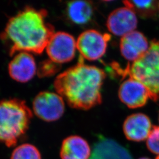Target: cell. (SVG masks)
<instances>
[{
    "label": "cell",
    "instance_id": "obj_1",
    "mask_svg": "<svg viewBox=\"0 0 159 159\" xmlns=\"http://www.w3.org/2000/svg\"><path fill=\"white\" fill-rule=\"evenodd\" d=\"M47 17L46 10L27 6L10 18L1 39L11 56L19 52H43L55 33Z\"/></svg>",
    "mask_w": 159,
    "mask_h": 159
},
{
    "label": "cell",
    "instance_id": "obj_2",
    "mask_svg": "<svg viewBox=\"0 0 159 159\" xmlns=\"http://www.w3.org/2000/svg\"><path fill=\"white\" fill-rule=\"evenodd\" d=\"M106 76L102 69L85 64L80 56L75 66L57 76L54 86L71 107L87 110L102 102L101 90Z\"/></svg>",
    "mask_w": 159,
    "mask_h": 159
},
{
    "label": "cell",
    "instance_id": "obj_3",
    "mask_svg": "<svg viewBox=\"0 0 159 159\" xmlns=\"http://www.w3.org/2000/svg\"><path fill=\"white\" fill-rule=\"evenodd\" d=\"M33 112L18 98L0 100V143L15 146L29 129Z\"/></svg>",
    "mask_w": 159,
    "mask_h": 159
},
{
    "label": "cell",
    "instance_id": "obj_4",
    "mask_svg": "<svg viewBox=\"0 0 159 159\" xmlns=\"http://www.w3.org/2000/svg\"><path fill=\"white\" fill-rule=\"evenodd\" d=\"M111 66L120 76L129 75L142 83L149 91L150 98L154 102L159 100V41H152L146 52L125 68L116 63Z\"/></svg>",
    "mask_w": 159,
    "mask_h": 159
},
{
    "label": "cell",
    "instance_id": "obj_5",
    "mask_svg": "<svg viewBox=\"0 0 159 159\" xmlns=\"http://www.w3.org/2000/svg\"><path fill=\"white\" fill-rule=\"evenodd\" d=\"M111 35L102 34L96 30H88L80 35L77 49L80 56L89 61L99 60L105 54Z\"/></svg>",
    "mask_w": 159,
    "mask_h": 159
},
{
    "label": "cell",
    "instance_id": "obj_6",
    "mask_svg": "<svg viewBox=\"0 0 159 159\" xmlns=\"http://www.w3.org/2000/svg\"><path fill=\"white\" fill-rule=\"evenodd\" d=\"M33 110L40 119L52 122L60 119L65 111V101L57 93L41 91L35 97Z\"/></svg>",
    "mask_w": 159,
    "mask_h": 159
},
{
    "label": "cell",
    "instance_id": "obj_7",
    "mask_svg": "<svg viewBox=\"0 0 159 159\" xmlns=\"http://www.w3.org/2000/svg\"><path fill=\"white\" fill-rule=\"evenodd\" d=\"M77 41L68 33L58 31L51 36L46 48L50 60L58 64L71 61L75 55Z\"/></svg>",
    "mask_w": 159,
    "mask_h": 159
},
{
    "label": "cell",
    "instance_id": "obj_8",
    "mask_svg": "<svg viewBox=\"0 0 159 159\" xmlns=\"http://www.w3.org/2000/svg\"><path fill=\"white\" fill-rule=\"evenodd\" d=\"M119 97L129 108H139L147 103L150 93L142 83L130 77L120 86Z\"/></svg>",
    "mask_w": 159,
    "mask_h": 159
},
{
    "label": "cell",
    "instance_id": "obj_9",
    "mask_svg": "<svg viewBox=\"0 0 159 159\" xmlns=\"http://www.w3.org/2000/svg\"><path fill=\"white\" fill-rule=\"evenodd\" d=\"M8 73L12 79L26 83L32 79L37 72L35 60L31 53L19 52L8 64Z\"/></svg>",
    "mask_w": 159,
    "mask_h": 159
},
{
    "label": "cell",
    "instance_id": "obj_10",
    "mask_svg": "<svg viewBox=\"0 0 159 159\" xmlns=\"http://www.w3.org/2000/svg\"><path fill=\"white\" fill-rule=\"evenodd\" d=\"M106 25L111 33L123 37L136 29V14L127 7L119 8L109 15Z\"/></svg>",
    "mask_w": 159,
    "mask_h": 159
},
{
    "label": "cell",
    "instance_id": "obj_11",
    "mask_svg": "<svg viewBox=\"0 0 159 159\" xmlns=\"http://www.w3.org/2000/svg\"><path fill=\"white\" fill-rule=\"evenodd\" d=\"M149 46L144 35L139 31H134L121 37L120 49L123 57L133 63L146 52Z\"/></svg>",
    "mask_w": 159,
    "mask_h": 159
},
{
    "label": "cell",
    "instance_id": "obj_12",
    "mask_svg": "<svg viewBox=\"0 0 159 159\" xmlns=\"http://www.w3.org/2000/svg\"><path fill=\"white\" fill-rule=\"evenodd\" d=\"M123 128L125 137L129 140L140 142L148 139L153 126L148 116L136 113L127 117Z\"/></svg>",
    "mask_w": 159,
    "mask_h": 159
},
{
    "label": "cell",
    "instance_id": "obj_13",
    "mask_svg": "<svg viewBox=\"0 0 159 159\" xmlns=\"http://www.w3.org/2000/svg\"><path fill=\"white\" fill-rule=\"evenodd\" d=\"M89 159H133L129 152L113 140L100 139L93 147Z\"/></svg>",
    "mask_w": 159,
    "mask_h": 159
},
{
    "label": "cell",
    "instance_id": "obj_14",
    "mask_svg": "<svg viewBox=\"0 0 159 159\" xmlns=\"http://www.w3.org/2000/svg\"><path fill=\"white\" fill-rule=\"evenodd\" d=\"M91 154V148L88 142L79 136L66 138L60 149L61 159H89Z\"/></svg>",
    "mask_w": 159,
    "mask_h": 159
},
{
    "label": "cell",
    "instance_id": "obj_15",
    "mask_svg": "<svg viewBox=\"0 0 159 159\" xmlns=\"http://www.w3.org/2000/svg\"><path fill=\"white\" fill-rule=\"evenodd\" d=\"M66 11L67 18L71 23L81 25L91 21L94 7L91 1H73L67 4Z\"/></svg>",
    "mask_w": 159,
    "mask_h": 159
},
{
    "label": "cell",
    "instance_id": "obj_16",
    "mask_svg": "<svg viewBox=\"0 0 159 159\" xmlns=\"http://www.w3.org/2000/svg\"><path fill=\"white\" fill-rule=\"evenodd\" d=\"M123 2L125 7L143 18L152 17L156 14L159 4L157 1L154 0L125 1Z\"/></svg>",
    "mask_w": 159,
    "mask_h": 159
},
{
    "label": "cell",
    "instance_id": "obj_17",
    "mask_svg": "<svg viewBox=\"0 0 159 159\" xmlns=\"http://www.w3.org/2000/svg\"><path fill=\"white\" fill-rule=\"evenodd\" d=\"M11 159H41V155L35 146L25 143L18 146L14 150Z\"/></svg>",
    "mask_w": 159,
    "mask_h": 159
},
{
    "label": "cell",
    "instance_id": "obj_18",
    "mask_svg": "<svg viewBox=\"0 0 159 159\" xmlns=\"http://www.w3.org/2000/svg\"><path fill=\"white\" fill-rule=\"evenodd\" d=\"M60 64L53 62L51 60L43 61L37 68V73L40 77H48L56 74L59 70Z\"/></svg>",
    "mask_w": 159,
    "mask_h": 159
},
{
    "label": "cell",
    "instance_id": "obj_19",
    "mask_svg": "<svg viewBox=\"0 0 159 159\" xmlns=\"http://www.w3.org/2000/svg\"><path fill=\"white\" fill-rule=\"evenodd\" d=\"M146 140L148 149L152 153L159 156V126L153 127Z\"/></svg>",
    "mask_w": 159,
    "mask_h": 159
},
{
    "label": "cell",
    "instance_id": "obj_20",
    "mask_svg": "<svg viewBox=\"0 0 159 159\" xmlns=\"http://www.w3.org/2000/svg\"><path fill=\"white\" fill-rule=\"evenodd\" d=\"M149 159V158H147V157H142V158H140V159Z\"/></svg>",
    "mask_w": 159,
    "mask_h": 159
},
{
    "label": "cell",
    "instance_id": "obj_21",
    "mask_svg": "<svg viewBox=\"0 0 159 159\" xmlns=\"http://www.w3.org/2000/svg\"><path fill=\"white\" fill-rule=\"evenodd\" d=\"M156 159H159V156H158L156 157Z\"/></svg>",
    "mask_w": 159,
    "mask_h": 159
},
{
    "label": "cell",
    "instance_id": "obj_22",
    "mask_svg": "<svg viewBox=\"0 0 159 159\" xmlns=\"http://www.w3.org/2000/svg\"></svg>",
    "mask_w": 159,
    "mask_h": 159
},
{
    "label": "cell",
    "instance_id": "obj_23",
    "mask_svg": "<svg viewBox=\"0 0 159 159\" xmlns=\"http://www.w3.org/2000/svg\"></svg>",
    "mask_w": 159,
    "mask_h": 159
}]
</instances>
